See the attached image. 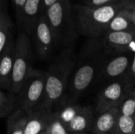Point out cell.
Masks as SVG:
<instances>
[{
	"mask_svg": "<svg viewBox=\"0 0 135 134\" xmlns=\"http://www.w3.org/2000/svg\"><path fill=\"white\" fill-rule=\"evenodd\" d=\"M108 54L100 39H89L81 50L70 77L66 96L77 100L98 79Z\"/></svg>",
	"mask_w": 135,
	"mask_h": 134,
	"instance_id": "cell-1",
	"label": "cell"
},
{
	"mask_svg": "<svg viewBox=\"0 0 135 134\" xmlns=\"http://www.w3.org/2000/svg\"><path fill=\"white\" fill-rule=\"evenodd\" d=\"M76 59L73 47L63 48L45 70V94L40 107L53 111L66 96Z\"/></svg>",
	"mask_w": 135,
	"mask_h": 134,
	"instance_id": "cell-2",
	"label": "cell"
},
{
	"mask_svg": "<svg viewBox=\"0 0 135 134\" xmlns=\"http://www.w3.org/2000/svg\"><path fill=\"white\" fill-rule=\"evenodd\" d=\"M131 0L104 6L72 5L79 34L89 39H99L107 32L112 20Z\"/></svg>",
	"mask_w": 135,
	"mask_h": 134,
	"instance_id": "cell-3",
	"label": "cell"
},
{
	"mask_svg": "<svg viewBox=\"0 0 135 134\" xmlns=\"http://www.w3.org/2000/svg\"><path fill=\"white\" fill-rule=\"evenodd\" d=\"M47 19L55 32L59 45L73 47L79 34L72 5L68 0H59L46 10Z\"/></svg>",
	"mask_w": 135,
	"mask_h": 134,
	"instance_id": "cell-4",
	"label": "cell"
},
{
	"mask_svg": "<svg viewBox=\"0 0 135 134\" xmlns=\"http://www.w3.org/2000/svg\"><path fill=\"white\" fill-rule=\"evenodd\" d=\"M46 73L33 69L24 81L17 96L18 109L27 114L41 106L45 94Z\"/></svg>",
	"mask_w": 135,
	"mask_h": 134,
	"instance_id": "cell-5",
	"label": "cell"
},
{
	"mask_svg": "<svg viewBox=\"0 0 135 134\" xmlns=\"http://www.w3.org/2000/svg\"><path fill=\"white\" fill-rule=\"evenodd\" d=\"M32 61L33 51L28 35L25 32H21L16 39L14 66L10 92L14 94L19 92L24 81L34 69Z\"/></svg>",
	"mask_w": 135,
	"mask_h": 134,
	"instance_id": "cell-6",
	"label": "cell"
},
{
	"mask_svg": "<svg viewBox=\"0 0 135 134\" xmlns=\"http://www.w3.org/2000/svg\"><path fill=\"white\" fill-rule=\"evenodd\" d=\"M32 35L37 58L47 61L59 46V42L45 14L40 15Z\"/></svg>",
	"mask_w": 135,
	"mask_h": 134,
	"instance_id": "cell-7",
	"label": "cell"
},
{
	"mask_svg": "<svg viewBox=\"0 0 135 134\" xmlns=\"http://www.w3.org/2000/svg\"><path fill=\"white\" fill-rule=\"evenodd\" d=\"M131 91L124 77L109 82L100 91L97 96L95 107L96 113L97 115L101 114L119 107Z\"/></svg>",
	"mask_w": 135,
	"mask_h": 134,
	"instance_id": "cell-8",
	"label": "cell"
},
{
	"mask_svg": "<svg viewBox=\"0 0 135 134\" xmlns=\"http://www.w3.org/2000/svg\"><path fill=\"white\" fill-rule=\"evenodd\" d=\"M100 40L108 55L135 53V30L107 32Z\"/></svg>",
	"mask_w": 135,
	"mask_h": 134,
	"instance_id": "cell-9",
	"label": "cell"
},
{
	"mask_svg": "<svg viewBox=\"0 0 135 134\" xmlns=\"http://www.w3.org/2000/svg\"><path fill=\"white\" fill-rule=\"evenodd\" d=\"M133 56L134 54L132 53H126L107 57L97 80L112 82L125 77L131 66Z\"/></svg>",
	"mask_w": 135,
	"mask_h": 134,
	"instance_id": "cell-10",
	"label": "cell"
},
{
	"mask_svg": "<svg viewBox=\"0 0 135 134\" xmlns=\"http://www.w3.org/2000/svg\"><path fill=\"white\" fill-rule=\"evenodd\" d=\"M16 41H13L6 50L0 54V86L1 89L11 91L12 77L14 66Z\"/></svg>",
	"mask_w": 135,
	"mask_h": 134,
	"instance_id": "cell-11",
	"label": "cell"
},
{
	"mask_svg": "<svg viewBox=\"0 0 135 134\" xmlns=\"http://www.w3.org/2000/svg\"><path fill=\"white\" fill-rule=\"evenodd\" d=\"M52 112L40 106L29 112L24 134H40L46 130Z\"/></svg>",
	"mask_w": 135,
	"mask_h": 134,
	"instance_id": "cell-12",
	"label": "cell"
},
{
	"mask_svg": "<svg viewBox=\"0 0 135 134\" xmlns=\"http://www.w3.org/2000/svg\"><path fill=\"white\" fill-rule=\"evenodd\" d=\"M119 116V107H115L104 113L97 115L92 130L93 133L115 134Z\"/></svg>",
	"mask_w": 135,
	"mask_h": 134,
	"instance_id": "cell-13",
	"label": "cell"
},
{
	"mask_svg": "<svg viewBox=\"0 0 135 134\" xmlns=\"http://www.w3.org/2000/svg\"><path fill=\"white\" fill-rule=\"evenodd\" d=\"M95 109L91 106H83L75 118L67 126L70 133H85L92 131L96 119Z\"/></svg>",
	"mask_w": 135,
	"mask_h": 134,
	"instance_id": "cell-14",
	"label": "cell"
},
{
	"mask_svg": "<svg viewBox=\"0 0 135 134\" xmlns=\"http://www.w3.org/2000/svg\"><path fill=\"white\" fill-rule=\"evenodd\" d=\"M41 5V0H27L24 6L18 24L28 35L32 34L33 32L40 17L39 11Z\"/></svg>",
	"mask_w": 135,
	"mask_h": 134,
	"instance_id": "cell-15",
	"label": "cell"
},
{
	"mask_svg": "<svg viewBox=\"0 0 135 134\" xmlns=\"http://www.w3.org/2000/svg\"><path fill=\"white\" fill-rule=\"evenodd\" d=\"M82 107L83 106L77 103V100H71L66 96L63 100L55 107L53 111L66 126H68Z\"/></svg>",
	"mask_w": 135,
	"mask_h": 134,
	"instance_id": "cell-16",
	"label": "cell"
},
{
	"mask_svg": "<svg viewBox=\"0 0 135 134\" xmlns=\"http://www.w3.org/2000/svg\"><path fill=\"white\" fill-rule=\"evenodd\" d=\"M14 41L12 34V22L7 12V6L0 7V54Z\"/></svg>",
	"mask_w": 135,
	"mask_h": 134,
	"instance_id": "cell-17",
	"label": "cell"
},
{
	"mask_svg": "<svg viewBox=\"0 0 135 134\" xmlns=\"http://www.w3.org/2000/svg\"><path fill=\"white\" fill-rule=\"evenodd\" d=\"M18 109L17 96L12 92L0 90V117L6 118Z\"/></svg>",
	"mask_w": 135,
	"mask_h": 134,
	"instance_id": "cell-18",
	"label": "cell"
},
{
	"mask_svg": "<svg viewBox=\"0 0 135 134\" xmlns=\"http://www.w3.org/2000/svg\"><path fill=\"white\" fill-rule=\"evenodd\" d=\"M27 120L28 114L23 110L17 109L7 118L6 134H24Z\"/></svg>",
	"mask_w": 135,
	"mask_h": 134,
	"instance_id": "cell-19",
	"label": "cell"
},
{
	"mask_svg": "<svg viewBox=\"0 0 135 134\" xmlns=\"http://www.w3.org/2000/svg\"><path fill=\"white\" fill-rule=\"evenodd\" d=\"M132 30H135V26L120 10L110 22L107 32H122Z\"/></svg>",
	"mask_w": 135,
	"mask_h": 134,
	"instance_id": "cell-20",
	"label": "cell"
},
{
	"mask_svg": "<svg viewBox=\"0 0 135 134\" xmlns=\"http://www.w3.org/2000/svg\"><path fill=\"white\" fill-rule=\"evenodd\" d=\"M119 115L124 116H135V88L128 92L119 106Z\"/></svg>",
	"mask_w": 135,
	"mask_h": 134,
	"instance_id": "cell-21",
	"label": "cell"
},
{
	"mask_svg": "<svg viewBox=\"0 0 135 134\" xmlns=\"http://www.w3.org/2000/svg\"><path fill=\"white\" fill-rule=\"evenodd\" d=\"M115 134H135V116H119Z\"/></svg>",
	"mask_w": 135,
	"mask_h": 134,
	"instance_id": "cell-22",
	"label": "cell"
},
{
	"mask_svg": "<svg viewBox=\"0 0 135 134\" xmlns=\"http://www.w3.org/2000/svg\"><path fill=\"white\" fill-rule=\"evenodd\" d=\"M48 134H70L67 126L53 111L47 128Z\"/></svg>",
	"mask_w": 135,
	"mask_h": 134,
	"instance_id": "cell-23",
	"label": "cell"
},
{
	"mask_svg": "<svg viewBox=\"0 0 135 134\" xmlns=\"http://www.w3.org/2000/svg\"><path fill=\"white\" fill-rule=\"evenodd\" d=\"M124 78L131 90H133L134 88H135V53L134 54L133 59L131 66L129 68V70Z\"/></svg>",
	"mask_w": 135,
	"mask_h": 134,
	"instance_id": "cell-24",
	"label": "cell"
},
{
	"mask_svg": "<svg viewBox=\"0 0 135 134\" xmlns=\"http://www.w3.org/2000/svg\"><path fill=\"white\" fill-rule=\"evenodd\" d=\"M127 0H87L86 5L90 6H104L108 5L116 4Z\"/></svg>",
	"mask_w": 135,
	"mask_h": 134,
	"instance_id": "cell-25",
	"label": "cell"
},
{
	"mask_svg": "<svg viewBox=\"0 0 135 134\" xmlns=\"http://www.w3.org/2000/svg\"><path fill=\"white\" fill-rule=\"evenodd\" d=\"M122 13L133 23L135 26V6L132 5L131 2L121 10Z\"/></svg>",
	"mask_w": 135,
	"mask_h": 134,
	"instance_id": "cell-26",
	"label": "cell"
},
{
	"mask_svg": "<svg viewBox=\"0 0 135 134\" xmlns=\"http://www.w3.org/2000/svg\"><path fill=\"white\" fill-rule=\"evenodd\" d=\"M26 2H27V0H13V3H14V6H15V9H16V14H17V21H19L21 17L22 11H23L24 6H25Z\"/></svg>",
	"mask_w": 135,
	"mask_h": 134,
	"instance_id": "cell-27",
	"label": "cell"
},
{
	"mask_svg": "<svg viewBox=\"0 0 135 134\" xmlns=\"http://www.w3.org/2000/svg\"><path fill=\"white\" fill-rule=\"evenodd\" d=\"M59 1V0H42V7L45 8V10H47Z\"/></svg>",
	"mask_w": 135,
	"mask_h": 134,
	"instance_id": "cell-28",
	"label": "cell"
},
{
	"mask_svg": "<svg viewBox=\"0 0 135 134\" xmlns=\"http://www.w3.org/2000/svg\"><path fill=\"white\" fill-rule=\"evenodd\" d=\"M70 134H87L85 133H70Z\"/></svg>",
	"mask_w": 135,
	"mask_h": 134,
	"instance_id": "cell-29",
	"label": "cell"
},
{
	"mask_svg": "<svg viewBox=\"0 0 135 134\" xmlns=\"http://www.w3.org/2000/svg\"><path fill=\"white\" fill-rule=\"evenodd\" d=\"M40 134H48V133H47V130H44V131H43L42 133H40Z\"/></svg>",
	"mask_w": 135,
	"mask_h": 134,
	"instance_id": "cell-30",
	"label": "cell"
},
{
	"mask_svg": "<svg viewBox=\"0 0 135 134\" xmlns=\"http://www.w3.org/2000/svg\"><path fill=\"white\" fill-rule=\"evenodd\" d=\"M131 3L132 5H134L135 6V0L134 1H133V2H131Z\"/></svg>",
	"mask_w": 135,
	"mask_h": 134,
	"instance_id": "cell-31",
	"label": "cell"
},
{
	"mask_svg": "<svg viewBox=\"0 0 135 134\" xmlns=\"http://www.w3.org/2000/svg\"><path fill=\"white\" fill-rule=\"evenodd\" d=\"M87 134H93V133H87Z\"/></svg>",
	"mask_w": 135,
	"mask_h": 134,
	"instance_id": "cell-32",
	"label": "cell"
}]
</instances>
